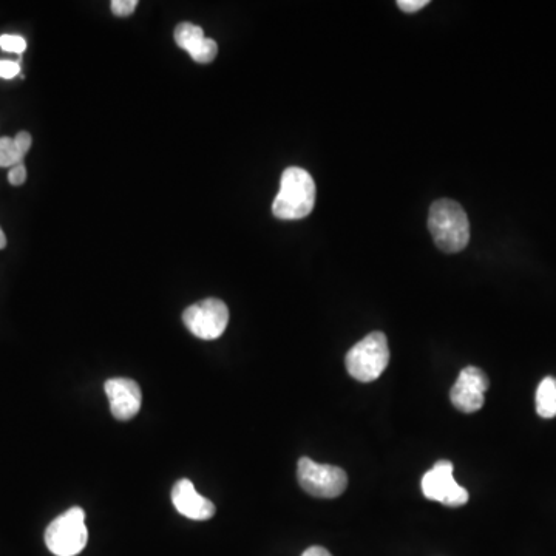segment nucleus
I'll list each match as a JSON object with an SVG mask.
<instances>
[{"label": "nucleus", "instance_id": "f257e3e1", "mask_svg": "<svg viewBox=\"0 0 556 556\" xmlns=\"http://www.w3.org/2000/svg\"><path fill=\"white\" fill-rule=\"evenodd\" d=\"M428 229L436 246L448 254L461 252L470 241V221L461 204L453 200L431 204Z\"/></svg>", "mask_w": 556, "mask_h": 556}, {"label": "nucleus", "instance_id": "f03ea898", "mask_svg": "<svg viewBox=\"0 0 556 556\" xmlns=\"http://www.w3.org/2000/svg\"><path fill=\"white\" fill-rule=\"evenodd\" d=\"M316 204V183L302 167H288L283 172L280 190L272 204V212L280 220H302Z\"/></svg>", "mask_w": 556, "mask_h": 556}, {"label": "nucleus", "instance_id": "7ed1b4c3", "mask_svg": "<svg viewBox=\"0 0 556 556\" xmlns=\"http://www.w3.org/2000/svg\"><path fill=\"white\" fill-rule=\"evenodd\" d=\"M390 363V348L384 333L368 334L357 342L345 357L346 370L359 382L379 379Z\"/></svg>", "mask_w": 556, "mask_h": 556}, {"label": "nucleus", "instance_id": "20e7f679", "mask_svg": "<svg viewBox=\"0 0 556 556\" xmlns=\"http://www.w3.org/2000/svg\"><path fill=\"white\" fill-rule=\"evenodd\" d=\"M89 530L85 527V512L73 507L62 513L45 530V544L56 556H76L85 549Z\"/></svg>", "mask_w": 556, "mask_h": 556}, {"label": "nucleus", "instance_id": "39448f33", "mask_svg": "<svg viewBox=\"0 0 556 556\" xmlns=\"http://www.w3.org/2000/svg\"><path fill=\"white\" fill-rule=\"evenodd\" d=\"M300 487L314 498L333 499L342 495L348 485V476L336 465L319 464L302 458L297 465Z\"/></svg>", "mask_w": 556, "mask_h": 556}, {"label": "nucleus", "instance_id": "423d86ee", "mask_svg": "<svg viewBox=\"0 0 556 556\" xmlns=\"http://www.w3.org/2000/svg\"><path fill=\"white\" fill-rule=\"evenodd\" d=\"M184 325L201 340H215L228 328L229 309L218 299H206L189 306L183 314Z\"/></svg>", "mask_w": 556, "mask_h": 556}, {"label": "nucleus", "instance_id": "0eeeda50", "mask_svg": "<svg viewBox=\"0 0 556 556\" xmlns=\"http://www.w3.org/2000/svg\"><path fill=\"white\" fill-rule=\"evenodd\" d=\"M422 492L430 501L441 502L445 507H461L467 504L468 492L455 481L453 464L439 461L422 478Z\"/></svg>", "mask_w": 556, "mask_h": 556}, {"label": "nucleus", "instance_id": "6e6552de", "mask_svg": "<svg viewBox=\"0 0 556 556\" xmlns=\"http://www.w3.org/2000/svg\"><path fill=\"white\" fill-rule=\"evenodd\" d=\"M489 390V377L476 367H467L459 374L450 391L451 404L462 413H476L484 407L485 391Z\"/></svg>", "mask_w": 556, "mask_h": 556}, {"label": "nucleus", "instance_id": "1a4fd4ad", "mask_svg": "<svg viewBox=\"0 0 556 556\" xmlns=\"http://www.w3.org/2000/svg\"><path fill=\"white\" fill-rule=\"evenodd\" d=\"M104 390L109 397L110 410L118 421H130L141 410L143 393L135 380L115 377L107 380Z\"/></svg>", "mask_w": 556, "mask_h": 556}, {"label": "nucleus", "instance_id": "9d476101", "mask_svg": "<svg viewBox=\"0 0 556 556\" xmlns=\"http://www.w3.org/2000/svg\"><path fill=\"white\" fill-rule=\"evenodd\" d=\"M172 502L181 515L194 521H207L215 515L212 501L201 496L189 479H180L173 485Z\"/></svg>", "mask_w": 556, "mask_h": 556}, {"label": "nucleus", "instance_id": "9b49d317", "mask_svg": "<svg viewBox=\"0 0 556 556\" xmlns=\"http://www.w3.org/2000/svg\"><path fill=\"white\" fill-rule=\"evenodd\" d=\"M536 411L544 419L556 416V379L546 377L536 390Z\"/></svg>", "mask_w": 556, "mask_h": 556}, {"label": "nucleus", "instance_id": "f8f14e48", "mask_svg": "<svg viewBox=\"0 0 556 556\" xmlns=\"http://www.w3.org/2000/svg\"><path fill=\"white\" fill-rule=\"evenodd\" d=\"M204 39H206V36H204L203 28L190 24V22H183L175 30V42H177L178 47L189 51V55L192 51L197 50L198 45Z\"/></svg>", "mask_w": 556, "mask_h": 556}, {"label": "nucleus", "instance_id": "ddd939ff", "mask_svg": "<svg viewBox=\"0 0 556 556\" xmlns=\"http://www.w3.org/2000/svg\"><path fill=\"white\" fill-rule=\"evenodd\" d=\"M24 160V155L19 152L16 144H14V139L11 138H0V167H11L19 166Z\"/></svg>", "mask_w": 556, "mask_h": 556}, {"label": "nucleus", "instance_id": "4468645a", "mask_svg": "<svg viewBox=\"0 0 556 556\" xmlns=\"http://www.w3.org/2000/svg\"><path fill=\"white\" fill-rule=\"evenodd\" d=\"M218 55V45L214 39L206 38L200 45H198L197 50L192 51L190 56L198 64H209V62L214 61Z\"/></svg>", "mask_w": 556, "mask_h": 556}, {"label": "nucleus", "instance_id": "2eb2a0df", "mask_svg": "<svg viewBox=\"0 0 556 556\" xmlns=\"http://www.w3.org/2000/svg\"><path fill=\"white\" fill-rule=\"evenodd\" d=\"M0 48L8 51V53L21 55L27 50V41L22 36H17V34H2L0 36Z\"/></svg>", "mask_w": 556, "mask_h": 556}, {"label": "nucleus", "instance_id": "dca6fc26", "mask_svg": "<svg viewBox=\"0 0 556 556\" xmlns=\"http://www.w3.org/2000/svg\"><path fill=\"white\" fill-rule=\"evenodd\" d=\"M138 7L136 0H113L112 11L115 16L127 17Z\"/></svg>", "mask_w": 556, "mask_h": 556}, {"label": "nucleus", "instance_id": "f3484780", "mask_svg": "<svg viewBox=\"0 0 556 556\" xmlns=\"http://www.w3.org/2000/svg\"><path fill=\"white\" fill-rule=\"evenodd\" d=\"M21 73V65L14 61H0V78L13 79Z\"/></svg>", "mask_w": 556, "mask_h": 556}, {"label": "nucleus", "instance_id": "a211bd4d", "mask_svg": "<svg viewBox=\"0 0 556 556\" xmlns=\"http://www.w3.org/2000/svg\"><path fill=\"white\" fill-rule=\"evenodd\" d=\"M430 4L428 0H397V7L405 13H417Z\"/></svg>", "mask_w": 556, "mask_h": 556}, {"label": "nucleus", "instance_id": "6ab92c4d", "mask_svg": "<svg viewBox=\"0 0 556 556\" xmlns=\"http://www.w3.org/2000/svg\"><path fill=\"white\" fill-rule=\"evenodd\" d=\"M27 180V169H25L24 164H19V166H14L13 169L8 173V181H10L13 186H21Z\"/></svg>", "mask_w": 556, "mask_h": 556}, {"label": "nucleus", "instance_id": "aec40b11", "mask_svg": "<svg viewBox=\"0 0 556 556\" xmlns=\"http://www.w3.org/2000/svg\"><path fill=\"white\" fill-rule=\"evenodd\" d=\"M31 143H33V139H31V135L28 132H19L14 138V144H16L17 149L22 155H27L28 150H30Z\"/></svg>", "mask_w": 556, "mask_h": 556}, {"label": "nucleus", "instance_id": "412c9836", "mask_svg": "<svg viewBox=\"0 0 556 556\" xmlns=\"http://www.w3.org/2000/svg\"><path fill=\"white\" fill-rule=\"evenodd\" d=\"M302 556H333V555H331V553H329L328 550L325 549V547L314 546V547H309V549H306L305 552H303Z\"/></svg>", "mask_w": 556, "mask_h": 556}, {"label": "nucleus", "instance_id": "4be33fe9", "mask_svg": "<svg viewBox=\"0 0 556 556\" xmlns=\"http://www.w3.org/2000/svg\"><path fill=\"white\" fill-rule=\"evenodd\" d=\"M7 246V237H5L4 231L0 228V249H4Z\"/></svg>", "mask_w": 556, "mask_h": 556}]
</instances>
